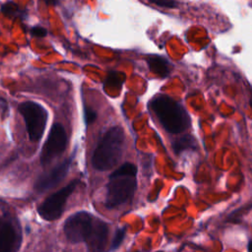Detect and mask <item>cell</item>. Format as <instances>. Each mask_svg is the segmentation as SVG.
Masks as SVG:
<instances>
[{
	"instance_id": "1",
	"label": "cell",
	"mask_w": 252,
	"mask_h": 252,
	"mask_svg": "<svg viewBox=\"0 0 252 252\" xmlns=\"http://www.w3.org/2000/svg\"><path fill=\"white\" fill-rule=\"evenodd\" d=\"M138 168L134 163L125 162L115 169L106 185L104 206L111 210L128 202L137 189Z\"/></svg>"
},
{
	"instance_id": "2",
	"label": "cell",
	"mask_w": 252,
	"mask_h": 252,
	"mask_svg": "<svg viewBox=\"0 0 252 252\" xmlns=\"http://www.w3.org/2000/svg\"><path fill=\"white\" fill-rule=\"evenodd\" d=\"M125 145L123 129L115 126L107 130L100 139L92 157V164L98 171L113 168L120 160Z\"/></svg>"
},
{
	"instance_id": "3",
	"label": "cell",
	"mask_w": 252,
	"mask_h": 252,
	"mask_svg": "<svg viewBox=\"0 0 252 252\" xmlns=\"http://www.w3.org/2000/svg\"><path fill=\"white\" fill-rule=\"evenodd\" d=\"M150 104L167 132L178 134L188 128L190 124L189 115L184 107L173 98L158 94L152 99Z\"/></svg>"
},
{
	"instance_id": "4",
	"label": "cell",
	"mask_w": 252,
	"mask_h": 252,
	"mask_svg": "<svg viewBox=\"0 0 252 252\" xmlns=\"http://www.w3.org/2000/svg\"><path fill=\"white\" fill-rule=\"evenodd\" d=\"M18 108L24 117L30 140L32 142L39 141L44 133L48 118L46 109L41 104L31 100L20 103Z\"/></svg>"
},
{
	"instance_id": "5",
	"label": "cell",
	"mask_w": 252,
	"mask_h": 252,
	"mask_svg": "<svg viewBox=\"0 0 252 252\" xmlns=\"http://www.w3.org/2000/svg\"><path fill=\"white\" fill-rule=\"evenodd\" d=\"M79 181L77 179L48 196L37 208L38 215L45 220L53 221L59 219L65 209L68 198L74 192Z\"/></svg>"
},
{
	"instance_id": "6",
	"label": "cell",
	"mask_w": 252,
	"mask_h": 252,
	"mask_svg": "<svg viewBox=\"0 0 252 252\" xmlns=\"http://www.w3.org/2000/svg\"><path fill=\"white\" fill-rule=\"evenodd\" d=\"M94 220V217L86 211H79L68 217L63 225L66 238L72 243L86 242L92 232Z\"/></svg>"
},
{
	"instance_id": "7",
	"label": "cell",
	"mask_w": 252,
	"mask_h": 252,
	"mask_svg": "<svg viewBox=\"0 0 252 252\" xmlns=\"http://www.w3.org/2000/svg\"><path fill=\"white\" fill-rule=\"evenodd\" d=\"M67 146V134L60 123H54L48 133L47 139L41 149V165L49 164L55 158L60 156Z\"/></svg>"
},
{
	"instance_id": "8",
	"label": "cell",
	"mask_w": 252,
	"mask_h": 252,
	"mask_svg": "<svg viewBox=\"0 0 252 252\" xmlns=\"http://www.w3.org/2000/svg\"><path fill=\"white\" fill-rule=\"evenodd\" d=\"M72 158H69L53 167L48 172H45L38 176L34 183L35 191L42 193L45 192L55 186H57L67 175L70 166H71Z\"/></svg>"
},
{
	"instance_id": "9",
	"label": "cell",
	"mask_w": 252,
	"mask_h": 252,
	"mask_svg": "<svg viewBox=\"0 0 252 252\" xmlns=\"http://www.w3.org/2000/svg\"><path fill=\"white\" fill-rule=\"evenodd\" d=\"M108 237V225L105 221L94 217L92 232L87 239V244L91 252H102Z\"/></svg>"
},
{
	"instance_id": "10",
	"label": "cell",
	"mask_w": 252,
	"mask_h": 252,
	"mask_svg": "<svg viewBox=\"0 0 252 252\" xmlns=\"http://www.w3.org/2000/svg\"><path fill=\"white\" fill-rule=\"evenodd\" d=\"M17 232L10 222L2 221L0 226V252H12L17 243Z\"/></svg>"
},
{
	"instance_id": "11",
	"label": "cell",
	"mask_w": 252,
	"mask_h": 252,
	"mask_svg": "<svg viewBox=\"0 0 252 252\" xmlns=\"http://www.w3.org/2000/svg\"><path fill=\"white\" fill-rule=\"evenodd\" d=\"M149 68L159 77H166L171 72V65L169 62L159 55H150L147 58Z\"/></svg>"
},
{
	"instance_id": "12",
	"label": "cell",
	"mask_w": 252,
	"mask_h": 252,
	"mask_svg": "<svg viewBox=\"0 0 252 252\" xmlns=\"http://www.w3.org/2000/svg\"><path fill=\"white\" fill-rule=\"evenodd\" d=\"M172 149L175 154H180L186 150H196L197 149V141L195 138L189 134L183 135L180 138L176 139L172 143Z\"/></svg>"
},
{
	"instance_id": "13",
	"label": "cell",
	"mask_w": 252,
	"mask_h": 252,
	"mask_svg": "<svg viewBox=\"0 0 252 252\" xmlns=\"http://www.w3.org/2000/svg\"><path fill=\"white\" fill-rule=\"evenodd\" d=\"M125 234H126V227H119L115 230V233L112 237L108 252H113L119 248V246L121 245V243L123 242V240L125 238Z\"/></svg>"
},
{
	"instance_id": "14",
	"label": "cell",
	"mask_w": 252,
	"mask_h": 252,
	"mask_svg": "<svg viewBox=\"0 0 252 252\" xmlns=\"http://www.w3.org/2000/svg\"><path fill=\"white\" fill-rule=\"evenodd\" d=\"M0 12H2L4 15L6 16H10V17H16V16H20L22 11L20 9V7L14 3V2H6L4 4H2Z\"/></svg>"
},
{
	"instance_id": "15",
	"label": "cell",
	"mask_w": 252,
	"mask_h": 252,
	"mask_svg": "<svg viewBox=\"0 0 252 252\" xmlns=\"http://www.w3.org/2000/svg\"><path fill=\"white\" fill-rule=\"evenodd\" d=\"M149 1L158 5V6L164 7V8H169V9L176 8L177 5H178L177 0H149Z\"/></svg>"
},
{
	"instance_id": "16",
	"label": "cell",
	"mask_w": 252,
	"mask_h": 252,
	"mask_svg": "<svg viewBox=\"0 0 252 252\" xmlns=\"http://www.w3.org/2000/svg\"><path fill=\"white\" fill-rule=\"evenodd\" d=\"M96 118V112L89 106L85 107V121L87 124L93 123Z\"/></svg>"
},
{
	"instance_id": "17",
	"label": "cell",
	"mask_w": 252,
	"mask_h": 252,
	"mask_svg": "<svg viewBox=\"0 0 252 252\" xmlns=\"http://www.w3.org/2000/svg\"><path fill=\"white\" fill-rule=\"evenodd\" d=\"M31 33L32 35L33 36H36V37H44L46 34H47V31L46 29L42 28V27H32L31 29Z\"/></svg>"
},
{
	"instance_id": "18",
	"label": "cell",
	"mask_w": 252,
	"mask_h": 252,
	"mask_svg": "<svg viewBox=\"0 0 252 252\" xmlns=\"http://www.w3.org/2000/svg\"><path fill=\"white\" fill-rule=\"evenodd\" d=\"M44 3L48 4V5H55L57 4V0H42Z\"/></svg>"
},
{
	"instance_id": "19",
	"label": "cell",
	"mask_w": 252,
	"mask_h": 252,
	"mask_svg": "<svg viewBox=\"0 0 252 252\" xmlns=\"http://www.w3.org/2000/svg\"><path fill=\"white\" fill-rule=\"evenodd\" d=\"M250 246H251V240H249L248 245H247V250H248V252H251V250H250Z\"/></svg>"
},
{
	"instance_id": "20",
	"label": "cell",
	"mask_w": 252,
	"mask_h": 252,
	"mask_svg": "<svg viewBox=\"0 0 252 252\" xmlns=\"http://www.w3.org/2000/svg\"><path fill=\"white\" fill-rule=\"evenodd\" d=\"M1 223H2V220H0V226H1Z\"/></svg>"
},
{
	"instance_id": "21",
	"label": "cell",
	"mask_w": 252,
	"mask_h": 252,
	"mask_svg": "<svg viewBox=\"0 0 252 252\" xmlns=\"http://www.w3.org/2000/svg\"><path fill=\"white\" fill-rule=\"evenodd\" d=\"M137 252H139V251H137Z\"/></svg>"
}]
</instances>
